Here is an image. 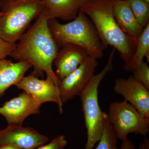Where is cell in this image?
Segmentation results:
<instances>
[{
	"instance_id": "6da1fadb",
	"label": "cell",
	"mask_w": 149,
	"mask_h": 149,
	"mask_svg": "<svg viewBox=\"0 0 149 149\" xmlns=\"http://www.w3.org/2000/svg\"><path fill=\"white\" fill-rule=\"evenodd\" d=\"M48 22L44 10L34 24L16 43L10 56L18 61L28 62L33 68L31 74L43 77L45 73L58 87L60 81L52 66L59 47L51 33Z\"/></svg>"
},
{
	"instance_id": "7a4b0ae2",
	"label": "cell",
	"mask_w": 149,
	"mask_h": 149,
	"mask_svg": "<svg viewBox=\"0 0 149 149\" xmlns=\"http://www.w3.org/2000/svg\"><path fill=\"white\" fill-rule=\"evenodd\" d=\"M116 0H88L80 9L93 22L104 43L119 52L125 62L132 57L138 40L128 37L118 24L113 14Z\"/></svg>"
},
{
	"instance_id": "3957f363",
	"label": "cell",
	"mask_w": 149,
	"mask_h": 149,
	"mask_svg": "<svg viewBox=\"0 0 149 149\" xmlns=\"http://www.w3.org/2000/svg\"><path fill=\"white\" fill-rule=\"evenodd\" d=\"M50 30L59 47L68 44L80 46L97 59L107 48L91 19L82 11L73 20L65 24L57 19L49 20Z\"/></svg>"
},
{
	"instance_id": "277c9868",
	"label": "cell",
	"mask_w": 149,
	"mask_h": 149,
	"mask_svg": "<svg viewBox=\"0 0 149 149\" xmlns=\"http://www.w3.org/2000/svg\"><path fill=\"white\" fill-rule=\"evenodd\" d=\"M0 38L15 44L44 10L41 0H1Z\"/></svg>"
},
{
	"instance_id": "5b68a950",
	"label": "cell",
	"mask_w": 149,
	"mask_h": 149,
	"mask_svg": "<svg viewBox=\"0 0 149 149\" xmlns=\"http://www.w3.org/2000/svg\"><path fill=\"white\" fill-rule=\"evenodd\" d=\"M116 49L113 48L108 61L98 74H94L79 97L87 129V140L84 149H94L100 139L103 130L104 112L99 105L98 88L102 80L113 69V59Z\"/></svg>"
},
{
	"instance_id": "8992f818",
	"label": "cell",
	"mask_w": 149,
	"mask_h": 149,
	"mask_svg": "<svg viewBox=\"0 0 149 149\" xmlns=\"http://www.w3.org/2000/svg\"><path fill=\"white\" fill-rule=\"evenodd\" d=\"M107 113L116 135L120 141L128 138L130 133L146 136L149 133V118L125 100L111 103Z\"/></svg>"
},
{
	"instance_id": "52a82bcc",
	"label": "cell",
	"mask_w": 149,
	"mask_h": 149,
	"mask_svg": "<svg viewBox=\"0 0 149 149\" xmlns=\"http://www.w3.org/2000/svg\"><path fill=\"white\" fill-rule=\"evenodd\" d=\"M97 59L89 56L74 71L60 80L58 86L63 104L79 96L95 74Z\"/></svg>"
},
{
	"instance_id": "ba28073f",
	"label": "cell",
	"mask_w": 149,
	"mask_h": 149,
	"mask_svg": "<svg viewBox=\"0 0 149 149\" xmlns=\"http://www.w3.org/2000/svg\"><path fill=\"white\" fill-rule=\"evenodd\" d=\"M15 86L30 94L41 105L53 102L57 105L61 113L63 112V104L61 100L58 87L49 76L47 75V78L44 80L29 74L24 76Z\"/></svg>"
},
{
	"instance_id": "9c48e42d",
	"label": "cell",
	"mask_w": 149,
	"mask_h": 149,
	"mask_svg": "<svg viewBox=\"0 0 149 149\" xmlns=\"http://www.w3.org/2000/svg\"><path fill=\"white\" fill-rule=\"evenodd\" d=\"M41 105L33 96L23 91L0 107V114L5 118L8 125H22L29 116L40 113Z\"/></svg>"
},
{
	"instance_id": "30bf717a",
	"label": "cell",
	"mask_w": 149,
	"mask_h": 149,
	"mask_svg": "<svg viewBox=\"0 0 149 149\" xmlns=\"http://www.w3.org/2000/svg\"><path fill=\"white\" fill-rule=\"evenodd\" d=\"M115 93L122 96L145 117L149 118V90L133 75L115 81Z\"/></svg>"
},
{
	"instance_id": "8fae6325",
	"label": "cell",
	"mask_w": 149,
	"mask_h": 149,
	"mask_svg": "<svg viewBox=\"0 0 149 149\" xmlns=\"http://www.w3.org/2000/svg\"><path fill=\"white\" fill-rule=\"evenodd\" d=\"M48 141L47 136L22 125H8L0 130V146L11 145L22 149H36Z\"/></svg>"
},
{
	"instance_id": "7c38bea8",
	"label": "cell",
	"mask_w": 149,
	"mask_h": 149,
	"mask_svg": "<svg viewBox=\"0 0 149 149\" xmlns=\"http://www.w3.org/2000/svg\"><path fill=\"white\" fill-rule=\"evenodd\" d=\"M90 55L80 46L68 44L59 49L53 62L60 81L77 69Z\"/></svg>"
},
{
	"instance_id": "4fadbf2b",
	"label": "cell",
	"mask_w": 149,
	"mask_h": 149,
	"mask_svg": "<svg viewBox=\"0 0 149 149\" xmlns=\"http://www.w3.org/2000/svg\"><path fill=\"white\" fill-rule=\"evenodd\" d=\"M49 20H73L88 0H41Z\"/></svg>"
},
{
	"instance_id": "5bb4252c",
	"label": "cell",
	"mask_w": 149,
	"mask_h": 149,
	"mask_svg": "<svg viewBox=\"0 0 149 149\" xmlns=\"http://www.w3.org/2000/svg\"><path fill=\"white\" fill-rule=\"evenodd\" d=\"M113 15L118 26L128 37L138 40L144 28L139 24L126 0H116Z\"/></svg>"
},
{
	"instance_id": "9a60e30c",
	"label": "cell",
	"mask_w": 149,
	"mask_h": 149,
	"mask_svg": "<svg viewBox=\"0 0 149 149\" xmlns=\"http://www.w3.org/2000/svg\"><path fill=\"white\" fill-rule=\"evenodd\" d=\"M32 67L26 61L14 63L6 58L0 60V97L11 86L18 83Z\"/></svg>"
},
{
	"instance_id": "2e32d148",
	"label": "cell",
	"mask_w": 149,
	"mask_h": 149,
	"mask_svg": "<svg viewBox=\"0 0 149 149\" xmlns=\"http://www.w3.org/2000/svg\"><path fill=\"white\" fill-rule=\"evenodd\" d=\"M149 62V23L144 28L138 39L136 50L133 56L123 65L124 70L128 72L132 71L143 62L144 58Z\"/></svg>"
},
{
	"instance_id": "e0dca14e",
	"label": "cell",
	"mask_w": 149,
	"mask_h": 149,
	"mask_svg": "<svg viewBox=\"0 0 149 149\" xmlns=\"http://www.w3.org/2000/svg\"><path fill=\"white\" fill-rule=\"evenodd\" d=\"M103 130L95 149H117L118 139L110 122L106 113L104 112Z\"/></svg>"
},
{
	"instance_id": "ac0fdd59",
	"label": "cell",
	"mask_w": 149,
	"mask_h": 149,
	"mask_svg": "<svg viewBox=\"0 0 149 149\" xmlns=\"http://www.w3.org/2000/svg\"><path fill=\"white\" fill-rule=\"evenodd\" d=\"M139 24L145 28L149 23V3L144 0H126Z\"/></svg>"
},
{
	"instance_id": "d6986e66",
	"label": "cell",
	"mask_w": 149,
	"mask_h": 149,
	"mask_svg": "<svg viewBox=\"0 0 149 149\" xmlns=\"http://www.w3.org/2000/svg\"><path fill=\"white\" fill-rule=\"evenodd\" d=\"M132 72L133 77L149 90V67L148 63L143 62Z\"/></svg>"
},
{
	"instance_id": "ffe728a7",
	"label": "cell",
	"mask_w": 149,
	"mask_h": 149,
	"mask_svg": "<svg viewBox=\"0 0 149 149\" xmlns=\"http://www.w3.org/2000/svg\"><path fill=\"white\" fill-rule=\"evenodd\" d=\"M67 145L65 136L64 135H58L49 143L42 145L36 149H65Z\"/></svg>"
},
{
	"instance_id": "44dd1931",
	"label": "cell",
	"mask_w": 149,
	"mask_h": 149,
	"mask_svg": "<svg viewBox=\"0 0 149 149\" xmlns=\"http://www.w3.org/2000/svg\"><path fill=\"white\" fill-rule=\"evenodd\" d=\"M16 43L12 44L0 38V60L10 56L15 47Z\"/></svg>"
},
{
	"instance_id": "7402d4cb",
	"label": "cell",
	"mask_w": 149,
	"mask_h": 149,
	"mask_svg": "<svg viewBox=\"0 0 149 149\" xmlns=\"http://www.w3.org/2000/svg\"><path fill=\"white\" fill-rule=\"evenodd\" d=\"M117 149H136V147L132 141L127 138L122 141L120 148H117Z\"/></svg>"
},
{
	"instance_id": "603a6c76",
	"label": "cell",
	"mask_w": 149,
	"mask_h": 149,
	"mask_svg": "<svg viewBox=\"0 0 149 149\" xmlns=\"http://www.w3.org/2000/svg\"><path fill=\"white\" fill-rule=\"evenodd\" d=\"M139 149H149V139L147 136H144L143 141L139 145Z\"/></svg>"
},
{
	"instance_id": "cb8c5ba5",
	"label": "cell",
	"mask_w": 149,
	"mask_h": 149,
	"mask_svg": "<svg viewBox=\"0 0 149 149\" xmlns=\"http://www.w3.org/2000/svg\"><path fill=\"white\" fill-rule=\"evenodd\" d=\"M0 149H22L11 145H4L0 146Z\"/></svg>"
},
{
	"instance_id": "d4e9b609",
	"label": "cell",
	"mask_w": 149,
	"mask_h": 149,
	"mask_svg": "<svg viewBox=\"0 0 149 149\" xmlns=\"http://www.w3.org/2000/svg\"><path fill=\"white\" fill-rule=\"evenodd\" d=\"M3 15V13L1 11H0V17L2 16V15Z\"/></svg>"
},
{
	"instance_id": "484cf974",
	"label": "cell",
	"mask_w": 149,
	"mask_h": 149,
	"mask_svg": "<svg viewBox=\"0 0 149 149\" xmlns=\"http://www.w3.org/2000/svg\"><path fill=\"white\" fill-rule=\"evenodd\" d=\"M144 1L147 3H149V0H144Z\"/></svg>"
}]
</instances>
